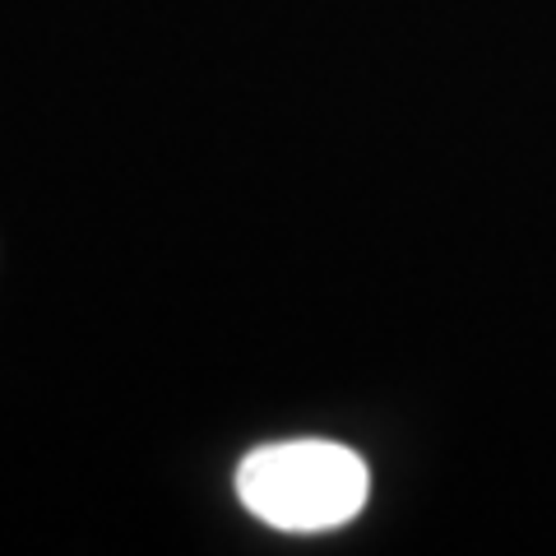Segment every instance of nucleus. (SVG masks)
<instances>
[{
    "mask_svg": "<svg viewBox=\"0 0 556 556\" xmlns=\"http://www.w3.org/2000/svg\"><path fill=\"white\" fill-rule=\"evenodd\" d=\"M367 464L334 441H288L241 459L237 496L283 533H325L367 506Z\"/></svg>",
    "mask_w": 556,
    "mask_h": 556,
    "instance_id": "nucleus-1",
    "label": "nucleus"
}]
</instances>
